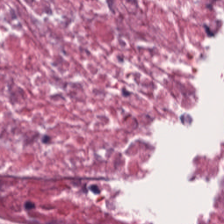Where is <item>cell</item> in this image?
Instances as JSON below:
<instances>
[{"instance_id": "cell-1", "label": "cell", "mask_w": 224, "mask_h": 224, "mask_svg": "<svg viewBox=\"0 0 224 224\" xmlns=\"http://www.w3.org/2000/svg\"><path fill=\"white\" fill-rule=\"evenodd\" d=\"M39 137V133L35 131L29 133L25 135L23 140L24 145L27 146L29 144H33L37 140Z\"/></svg>"}, {"instance_id": "cell-3", "label": "cell", "mask_w": 224, "mask_h": 224, "mask_svg": "<svg viewBox=\"0 0 224 224\" xmlns=\"http://www.w3.org/2000/svg\"><path fill=\"white\" fill-rule=\"evenodd\" d=\"M25 207L26 210H30L35 207V205L31 201H28L25 204Z\"/></svg>"}, {"instance_id": "cell-4", "label": "cell", "mask_w": 224, "mask_h": 224, "mask_svg": "<svg viewBox=\"0 0 224 224\" xmlns=\"http://www.w3.org/2000/svg\"><path fill=\"white\" fill-rule=\"evenodd\" d=\"M89 189L93 193L95 194H98L100 193V190L97 185H92L90 186Z\"/></svg>"}, {"instance_id": "cell-5", "label": "cell", "mask_w": 224, "mask_h": 224, "mask_svg": "<svg viewBox=\"0 0 224 224\" xmlns=\"http://www.w3.org/2000/svg\"><path fill=\"white\" fill-rule=\"evenodd\" d=\"M122 94H123V95L124 96H130V94H131L130 92L127 91L125 89V88H123V89L122 90Z\"/></svg>"}, {"instance_id": "cell-2", "label": "cell", "mask_w": 224, "mask_h": 224, "mask_svg": "<svg viewBox=\"0 0 224 224\" xmlns=\"http://www.w3.org/2000/svg\"><path fill=\"white\" fill-rule=\"evenodd\" d=\"M41 142L43 144H50L52 141V138L49 135H43L41 138Z\"/></svg>"}]
</instances>
